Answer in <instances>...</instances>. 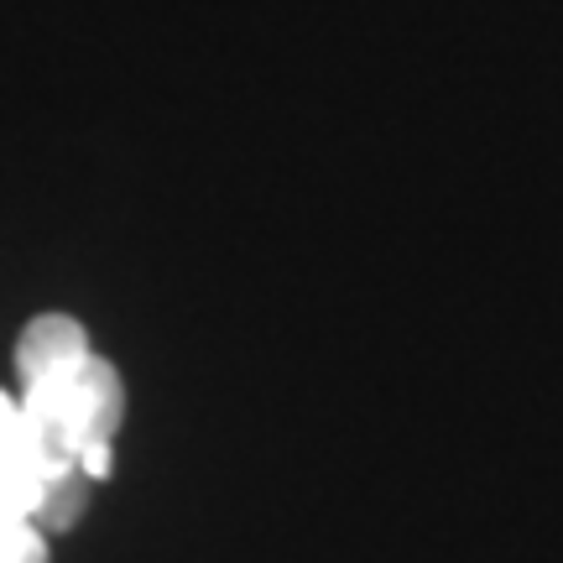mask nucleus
<instances>
[{
  "mask_svg": "<svg viewBox=\"0 0 563 563\" xmlns=\"http://www.w3.org/2000/svg\"><path fill=\"white\" fill-rule=\"evenodd\" d=\"M16 402L32 428L47 481H58L68 470H84L89 481L110 475V443L125 418V386L110 361L89 350L84 361L63 365L53 376L21 382Z\"/></svg>",
  "mask_w": 563,
  "mask_h": 563,
  "instance_id": "1",
  "label": "nucleus"
},
{
  "mask_svg": "<svg viewBox=\"0 0 563 563\" xmlns=\"http://www.w3.org/2000/svg\"><path fill=\"white\" fill-rule=\"evenodd\" d=\"M42 485L47 470L21 418V402L0 391V563H47V532L32 522Z\"/></svg>",
  "mask_w": 563,
  "mask_h": 563,
  "instance_id": "2",
  "label": "nucleus"
},
{
  "mask_svg": "<svg viewBox=\"0 0 563 563\" xmlns=\"http://www.w3.org/2000/svg\"><path fill=\"white\" fill-rule=\"evenodd\" d=\"M89 355V334L79 329V319L68 313H42L21 329L16 340V382H37V376H53L63 365H74Z\"/></svg>",
  "mask_w": 563,
  "mask_h": 563,
  "instance_id": "3",
  "label": "nucleus"
}]
</instances>
